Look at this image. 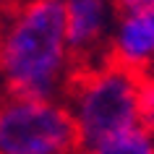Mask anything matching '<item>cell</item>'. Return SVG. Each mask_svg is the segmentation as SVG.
I'll list each match as a JSON object with an SVG mask.
<instances>
[{"label":"cell","instance_id":"cell-1","mask_svg":"<svg viewBox=\"0 0 154 154\" xmlns=\"http://www.w3.org/2000/svg\"><path fill=\"white\" fill-rule=\"evenodd\" d=\"M68 68L65 0H26L0 13V76L5 94L50 99Z\"/></svg>","mask_w":154,"mask_h":154},{"label":"cell","instance_id":"cell-2","mask_svg":"<svg viewBox=\"0 0 154 154\" xmlns=\"http://www.w3.org/2000/svg\"><path fill=\"white\" fill-rule=\"evenodd\" d=\"M149 71L123 63L107 50L97 65L68 68L63 91L73 102V118L84 138V152L107 138L138 128V84Z\"/></svg>","mask_w":154,"mask_h":154},{"label":"cell","instance_id":"cell-3","mask_svg":"<svg viewBox=\"0 0 154 154\" xmlns=\"http://www.w3.org/2000/svg\"><path fill=\"white\" fill-rule=\"evenodd\" d=\"M0 154H84L73 112L52 99L0 97Z\"/></svg>","mask_w":154,"mask_h":154},{"label":"cell","instance_id":"cell-4","mask_svg":"<svg viewBox=\"0 0 154 154\" xmlns=\"http://www.w3.org/2000/svg\"><path fill=\"white\" fill-rule=\"evenodd\" d=\"M105 29V0H65L68 68H84Z\"/></svg>","mask_w":154,"mask_h":154},{"label":"cell","instance_id":"cell-5","mask_svg":"<svg viewBox=\"0 0 154 154\" xmlns=\"http://www.w3.org/2000/svg\"><path fill=\"white\" fill-rule=\"evenodd\" d=\"M110 52L123 63L146 71L154 63V11L120 18V29Z\"/></svg>","mask_w":154,"mask_h":154},{"label":"cell","instance_id":"cell-6","mask_svg":"<svg viewBox=\"0 0 154 154\" xmlns=\"http://www.w3.org/2000/svg\"><path fill=\"white\" fill-rule=\"evenodd\" d=\"M84 154H154V138L146 136L141 128H133L91 146Z\"/></svg>","mask_w":154,"mask_h":154},{"label":"cell","instance_id":"cell-7","mask_svg":"<svg viewBox=\"0 0 154 154\" xmlns=\"http://www.w3.org/2000/svg\"><path fill=\"white\" fill-rule=\"evenodd\" d=\"M138 128L154 138V73H146L138 84Z\"/></svg>","mask_w":154,"mask_h":154},{"label":"cell","instance_id":"cell-8","mask_svg":"<svg viewBox=\"0 0 154 154\" xmlns=\"http://www.w3.org/2000/svg\"><path fill=\"white\" fill-rule=\"evenodd\" d=\"M112 8L118 13V18H125V16L154 11V0H112Z\"/></svg>","mask_w":154,"mask_h":154},{"label":"cell","instance_id":"cell-9","mask_svg":"<svg viewBox=\"0 0 154 154\" xmlns=\"http://www.w3.org/2000/svg\"><path fill=\"white\" fill-rule=\"evenodd\" d=\"M0 3H5V5H11V3H13V0H0Z\"/></svg>","mask_w":154,"mask_h":154}]
</instances>
